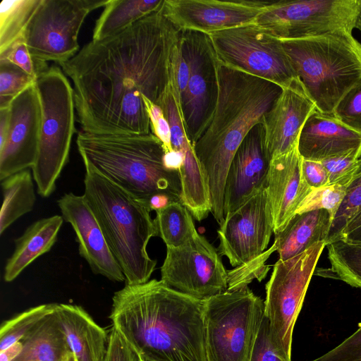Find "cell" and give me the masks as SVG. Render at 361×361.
Returning <instances> with one entry per match:
<instances>
[{
  "label": "cell",
  "mask_w": 361,
  "mask_h": 361,
  "mask_svg": "<svg viewBox=\"0 0 361 361\" xmlns=\"http://www.w3.org/2000/svg\"><path fill=\"white\" fill-rule=\"evenodd\" d=\"M264 302L247 286L205 300L207 361H249Z\"/></svg>",
  "instance_id": "cell-8"
},
{
  "label": "cell",
  "mask_w": 361,
  "mask_h": 361,
  "mask_svg": "<svg viewBox=\"0 0 361 361\" xmlns=\"http://www.w3.org/2000/svg\"><path fill=\"white\" fill-rule=\"evenodd\" d=\"M55 307L56 303L39 305L4 321L0 328V351L21 341L46 317L54 312Z\"/></svg>",
  "instance_id": "cell-32"
},
{
  "label": "cell",
  "mask_w": 361,
  "mask_h": 361,
  "mask_svg": "<svg viewBox=\"0 0 361 361\" xmlns=\"http://www.w3.org/2000/svg\"><path fill=\"white\" fill-rule=\"evenodd\" d=\"M42 125L32 176L37 192L50 196L67 164L75 128L74 90L62 71L53 65L36 79Z\"/></svg>",
  "instance_id": "cell-7"
},
{
  "label": "cell",
  "mask_w": 361,
  "mask_h": 361,
  "mask_svg": "<svg viewBox=\"0 0 361 361\" xmlns=\"http://www.w3.org/2000/svg\"><path fill=\"white\" fill-rule=\"evenodd\" d=\"M326 246V241H320L294 257L279 259L266 285L264 315L269 322L273 345L284 361H291L294 325Z\"/></svg>",
  "instance_id": "cell-9"
},
{
  "label": "cell",
  "mask_w": 361,
  "mask_h": 361,
  "mask_svg": "<svg viewBox=\"0 0 361 361\" xmlns=\"http://www.w3.org/2000/svg\"><path fill=\"white\" fill-rule=\"evenodd\" d=\"M10 110L9 106L0 109V148L5 144L9 131Z\"/></svg>",
  "instance_id": "cell-44"
},
{
  "label": "cell",
  "mask_w": 361,
  "mask_h": 361,
  "mask_svg": "<svg viewBox=\"0 0 361 361\" xmlns=\"http://www.w3.org/2000/svg\"><path fill=\"white\" fill-rule=\"evenodd\" d=\"M281 91L271 81L219 64L216 107L193 149L207 179L211 212L219 226L225 219L224 188L234 154L249 131L263 123Z\"/></svg>",
  "instance_id": "cell-3"
},
{
  "label": "cell",
  "mask_w": 361,
  "mask_h": 361,
  "mask_svg": "<svg viewBox=\"0 0 361 361\" xmlns=\"http://www.w3.org/2000/svg\"><path fill=\"white\" fill-rule=\"evenodd\" d=\"M163 3L164 0H108L96 21L92 40H102L117 35L158 11Z\"/></svg>",
  "instance_id": "cell-26"
},
{
  "label": "cell",
  "mask_w": 361,
  "mask_h": 361,
  "mask_svg": "<svg viewBox=\"0 0 361 361\" xmlns=\"http://www.w3.org/2000/svg\"><path fill=\"white\" fill-rule=\"evenodd\" d=\"M0 61H8L17 66L35 80L49 68L47 63L39 62L32 59L25 37L19 39L1 53Z\"/></svg>",
  "instance_id": "cell-38"
},
{
  "label": "cell",
  "mask_w": 361,
  "mask_h": 361,
  "mask_svg": "<svg viewBox=\"0 0 361 361\" xmlns=\"http://www.w3.org/2000/svg\"><path fill=\"white\" fill-rule=\"evenodd\" d=\"M219 226V252L228 259L231 266L246 264L263 255L274 232L265 186L226 216Z\"/></svg>",
  "instance_id": "cell-15"
},
{
  "label": "cell",
  "mask_w": 361,
  "mask_h": 361,
  "mask_svg": "<svg viewBox=\"0 0 361 361\" xmlns=\"http://www.w3.org/2000/svg\"><path fill=\"white\" fill-rule=\"evenodd\" d=\"M161 281L200 300H207L228 289V272L216 250L198 233L183 245L166 247Z\"/></svg>",
  "instance_id": "cell-14"
},
{
  "label": "cell",
  "mask_w": 361,
  "mask_h": 361,
  "mask_svg": "<svg viewBox=\"0 0 361 361\" xmlns=\"http://www.w3.org/2000/svg\"><path fill=\"white\" fill-rule=\"evenodd\" d=\"M360 226H361V211L347 224L336 240L340 239L345 234L357 228Z\"/></svg>",
  "instance_id": "cell-46"
},
{
  "label": "cell",
  "mask_w": 361,
  "mask_h": 361,
  "mask_svg": "<svg viewBox=\"0 0 361 361\" xmlns=\"http://www.w3.org/2000/svg\"><path fill=\"white\" fill-rule=\"evenodd\" d=\"M332 116L345 126L361 133V80L341 98Z\"/></svg>",
  "instance_id": "cell-36"
},
{
  "label": "cell",
  "mask_w": 361,
  "mask_h": 361,
  "mask_svg": "<svg viewBox=\"0 0 361 361\" xmlns=\"http://www.w3.org/2000/svg\"><path fill=\"white\" fill-rule=\"evenodd\" d=\"M77 147L83 163L135 197L181 202L178 169L165 161L162 142L153 134L97 135L81 131Z\"/></svg>",
  "instance_id": "cell-4"
},
{
  "label": "cell",
  "mask_w": 361,
  "mask_h": 361,
  "mask_svg": "<svg viewBox=\"0 0 361 361\" xmlns=\"http://www.w3.org/2000/svg\"><path fill=\"white\" fill-rule=\"evenodd\" d=\"M35 81L17 66L0 61V109L8 107L16 97Z\"/></svg>",
  "instance_id": "cell-35"
},
{
  "label": "cell",
  "mask_w": 361,
  "mask_h": 361,
  "mask_svg": "<svg viewBox=\"0 0 361 361\" xmlns=\"http://www.w3.org/2000/svg\"><path fill=\"white\" fill-rule=\"evenodd\" d=\"M360 0H293L270 2L255 20L281 40L332 34L353 35Z\"/></svg>",
  "instance_id": "cell-10"
},
{
  "label": "cell",
  "mask_w": 361,
  "mask_h": 361,
  "mask_svg": "<svg viewBox=\"0 0 361 361\" xmlns=\"http://www.w3.org/2000/svg\"><path fill=\"white\" fill-rule=\"evenodd\" d=\"M338 240L352 243H361V226L345 234Z\"/></svg>",
  "instance_id": "cell-47"
},
{
  "label": "cell",
  "mask_w": 361,
  "mask_h": 361,
  "mask_svg": "<svg viewBox=\"0 0 361 361\" xmlns=\"http://www.w3.org/2000/svg\"><path fill=\"white\" fill-rule=\"evenodd\" d=\"M361 211V158L346 195L332 222L326 245L336 241L347 224Z\"/></svg>",
  "instance_id": "cell-33"
},
{
  "label": "cell",
  "mask_w": 361,
  "mask_h": 361,
  "mask_svg": "<svg viewBox=\"0 0 361 361\" xmlns=\"http://www.w3.org/2000/svg\"><path fill=\"white\" fill-rule=\"evenodd\" d=\"M63 361H77L73 353L71 352L69 353L66 357L63 359Z\"/></svg>",
  "instance_id": "cell-48"
},
{
  "label": "cell",
  "mask_w": 361,
  "mask_h": 361,
  "mask_svg": "<svg viewBox=\"0 0 361 361\" xmlns=\"http://www.w3.org/2000/svg\"><path fill=\"white\" fill-rule=\"evenodd\" d=\"M42 0H3L0 4V54L22 37Z\"/></svg>",
  "instance_id": "cell-31"
},
{
  "label": "cell",
  "mask_w": 361,
  "mask_h": 361,
  "mask_svg": "<svg viewBox=\"0 0 361 361\" xmlns=\"http://www.w3.org/2000/svg\"><path fill=\"white\" fill-rule=\"evenodd\" d=\"M347 192V187L332 184L312 189L299 205L297 214L324 209L333 222Z\"/></svg>",
  "instance_id": "cell-34"
},
{
  "label": "cell",
  "mask_w": 361,
  "mask_h": 361,
  "mask_svg": "<svg viewBox=\"0 0 361 361\" xmlns=\"http://www.w3.org/2000/svg\"><path fill=\"white\" fill-rule=\"evenodd\" d=\"M104 361H140V360L137 353L112 326Z\"/></svg>",
  "instance_id": "cell-42"
},
{
  "label": "cell",
  "mask_w": 361,
  "mask_h": 361,
  "mask_svg": "<svg viewBox=\"0 0 361 361\" xmlns=\"http://www.w3.org/2000/svg\"><path fill=\"white\" fill-rule=\"evenodd\" d=\"M161 7L114 36L92 40L60 65L73 82L83 132L152 133L143 98L157 104L165 93L181 39V31L165 17Z\"/></svg>",
  "instance_id": "cell-1"
},
{
  "label": "cell",
  "mask_w": 361,
  "mask_h": 361,
  "mask_svg": "<svg viewBox=\"0 0 361 361\" xmlns=\"http://www.w3.org/2000/svg\"><path fill=\"white\" fill-rule=\"evenodd\" d=\"M298 150L304 159L322 161L351 151L361 153V133L316 110L300 132Z\"/></svg>",
  "instance_id": "cell-22"
},
{
  "label": "cell",
  "mask_w": 361,
  "mask_h": 361,
  "mask_svg": "<svg viewBox=\"0 0 361 361\" xmlns=\"http://www.w3.org/2000/svg\"><path fill=\"white\" fill-rule=\"evenodd\" d=\"M83 164V195L124 274L126 285L147 282L157 260L149 256L147 246L151 238L157 236L149 202L135 197L90 164Z\"/></svg>",
  "instance_id": "cell-5"
},
{
  "label": "cell",
  "mask_w": 361,
  "mask_h": 361,
  "mask_svg": "<svg viewBox=\"0 0 361 361\" xmlns=\"http://www.w3.org/2000/svg\"><path fill=\"white\" fill-rule=\"evenodd\" d=\"M63 220L75 233L80 256L92 272L112 281H126L84 195L64 194L57 202Z\"/></svg>",
  "instance_id": "cell-19"
},
{
  "label": "cell",
  "mask_w": 361,
  "mask_h": 361,
  "mask_svg": "<svg viewBox=\"0 0 361 361\" xmlns=\"http://www.w3.org/2000/svg\"><path fill=\"white\" fill-rule=\"evenodd\" d=\"M302 175L306 183L312 189L329 185L328 173L321 161L302 159Z\"/></svg>",
  "instance_id": "cell-43"
},
{
  "label": "cell",
  "mask_w": 361,
  "mask_h": 361,
  "mask_svg": "<svg viewBox=\"0 0 361 361\" xmlns=\"http://www.w3.org/2000/svg\"><path fill=\"white\" fill-rule=\"evenodd\" d=\"M108 0H42L25 39L32 59L61 65L78 52V37L87 15Z\"/></svg>",
  "instance_id": "cell-12"
},
{
  "label": "cell",
  "mask_w": 361,
  "mask_h": 361,
  "mask_svg": "<svg viewBox=\"0 0 361 361\" xmlns=\"http://www.w3.org/2000/svg\"><path fill=\"white\" fill-rule=\"evenodd\" d=\"M54 314L77 361H104L109 334L82 307L56 303Z\"/></svg>",
  "instance_id": "cell-23"
},
{
  "label": "cell",
  "mask_w": 361,
  "mask_h": 361,
  "mask_svg": "<svg viewBox=\"0 0 361 361\" xmlns=\"http://www.w3.org/2000/svg\"><path fill=\"white\" fill-rule=\"evenodd\" d=\"M143 99L149 113L152 133L162 142L166 153L173 152L170 126L162 109L146 97Z\"/></svg>",
  "instance_id": "cell-41"
},
{
  "label": "cell",
  "mask_w": 361,
  "mask_h": 361,
  "mask_svg": "<svg viewBox=\"0 0 361 361\" xmlns=\"http://www.w3.org/2000/svg\"><path fill=\"white\" fill-rule=\"evenodd\" d=\"M219 62L282 89L298 77L282 42L250 23L208 35Z\"/></svg>",
  "instance_id": "cell-11"
},
{
  "label": "cell",
  "mask_w": 361,
  "mask_h": 361,
  "mask_svg": "<svg viewBox=\"0 0 361 361\" xmlns=\"http://www.w3.org/2000/svg\"><path fill=\"white\" fill-rule=\"evenodd\" d=\"M33 180L32 173L25 169L1 180V235L17 219L33 209L36 200Z\"/></svg>",
  "instance_id": "cell-28"
},
{
  "label": "cell",
  "mask_w": 361,
  "mask_h": 361,
  "mask_svg": "<svg viewBox=\"0 0 361 361\" xmlns=\"http://www.w3.org/2000/svg\"><path fill=\"white\" fill-rule=\"evenodd\" d=\"M326 246L330 267L319 269L317 274L361 288V243L338 240Z\"/></svg>",
  "instance_id": "cell-30"
},
{
  "label": "cell",
  "mask_w": 361,
  "mask_h": 361,
  "mask_svg": "<svg viewBox=\"0 0 361 361\" xmlns=\"http://www.w3.org/2000/svg\"><path fill=\"white\" fill-rule=\"evenodd\" d=\"M281 42L317 111L332 115L341 98L361 80V43L345 34Z\"/></svg>",
  "instance_id": "cell-6"
},
{
  "label": "cell",
  "mask_w": 361,
  "mask_h": 361,
  "mask_svg": "<svg viewBox=\"0 0 361 361\" xmlns=\"http://www.w3.org/2000/svg\"><path fill=\"white\" fill-rule=\"evenodd\" d=\"M316 110L299 78L282 89L263 118L266 146L271 159L298 147L302 128Z\"/></svg>",
  "instance_id": "cell-20"
},
{
  "label": "cell",
  "mask_w": 361,
  "mask_h": 361,
  "mask_svg": "<svg viewBox=\"0 0 361 361\" xmlns=\"http://www.w3.org/2000/svg\"><path fill=\"white\" fill-rule=\"evenodd\" d=\"M63 221L60 215L41 219L29 226L23 235L15 240L14 251L4 268L6 282L15 280L37 258L51 250Z\"/></svg>",
  "instance_id": "cell-24"
},
{
  "label": "cell",
  "mask_w": 361,
  "mask_h": 361,
  "mask_svg": "<svg viewBox=\"0 0 361 361\" xmlns=\"http://www.w3.org/2000/svg\"><path fill=\"white\" fill-rule=\"evenodd\" d=\"M23 343L17 342L11 346L0 351V361H15L23 351Z\"/></svg>",
  "instance_id": "cell-45"
},
{
  "label": "cell",
  "mask_w": 361,
  "mask_h": 361,
  "mask_svg": "<svg viewBox=\"0 0 361 361\" xmlns=\"http://www.w3.org/2000/svg\"><path fill=\"white\" fill-rule=\"evenodd\" d=\"M205 300L152 279L114 293L112 326L142 361H207Z\"/></svg>",
  "instance_id": "cell-2"
},
{
  "label": "cell",
  "mask_w": 361,
  "mask_h": 361,
  "mask_svg": "<svg viewBox=\"0 0 361 361\" xmlns=\"http://www.w3.org/2000/svg\"><path fill=\"white\" fill-rule=\"evenodd\" d=\"M269 3L247 0H164L161 10L178 30L209 35L254 23Z\"/></svg>",
  "instance_id": "cell-16"
},
{
  "label": "cell",
  "mask_w": 361,
  "mask_h": 361,
  "mask_svg": "<svg viewBox=\"0 0 361 361\" xmlns=\"http://www.w3.org/2000/svg\"><path fill=\"white\" fill-rule=\"evenodd\" d=\"M7 140L0 148V180L31 168L35 163L42 125V106L35 83L9 105Z\"/></svg>",
  "instance_id": "cell-17"
},
{
  "label": "cell",
  "mask_w": 361,
  "mask_h": 361,
  "mask_svg": "<svg viewBox=\"0 0 361 361\" xmlns=\"http://www.w3.org/2000/svg\"><path fill=\"white\" fill-rule=\"evenodd\" d=\"M312 361H361V326L335 348Z\"/></svg>",
  "instance_id": "cell-39"
},
{
  "label": "cell",
  "mask_w": 361,
  "mask_h": 361,
  "mask_svg": "<svg viewBox=\"0 0 361 361\" xmlns=\"http://www.w3.org/2000/svg\"><path fill=\"white\" fill-rule=\"evenodd\" d=\"M302 161L298 147L271 160L265 188L274 234L284 230L296 214L300 203L312 190L302 177Z\"/></svg>",
  "instance_id": "cell-21"
},
{
  "label": "cell",
  "mask_w": 361,
  "mask_h": 361,
  "mask_svg": "<svg viewBox=\"0 0 361 361\" xmlns=\"http://www.w3.org/2000/svg\"><path fill=\"white\" fill-rule=\"evenodd\" d=\"M181 46L190 72L180 99V111L187 136L193 147L216 107L219 62L207 34L181 31Z\"/></svg>",
  "instance_id": "cell-13"
},
{
  "label": "cell",
  "mask_w": 361,
  "mask_h": 361,
  "mask_svg": "<svg viewBox=\"0 0 361 361\" xmlns=\"http://www.w3.org/2000/svg\"><path fill=\"white\" fill-rule=\"evenodd\" d=\"M249 361H284L273 345L269 322L264 314Z\"/></svg>",
  "instance_id": "cell-40"
},
{
  "label": "cell",
  "mask_w": 361,
  "mask_h": 361,
  "mask_svg": "<svg viewBox=\"0 0 361 361\" xmlns=\"http://www.w3.org/2000/svg\"><path fill=\"white\" fill-rule=\"evenodd\" d=\"M21 342L23 351L15 361H63L71 353L54 312L46 317Z\"/></svg>",
  "instance_id": "cell-27"
},
{
  "label": "cell",
  "mask_w": 361,
  "mask_h": 361,
  "mask_svg": "<svg viewBox=\"0 0 361 361\" xmlns=\"http://www.w3.org/2000/svg\"><path fill=\"white\" fill-rule=\"evenodd\" d=\"M140 361H142V360H140Z\"/></svg>",
  "instance_id": "cell-49"
},
{
  "label": "cell",
  "mask_w": 361,
  "mask_h": 361,
  "mask_svg": "<svg viewBox=\"0 0 361 361\" xmlns=\"http://www.w3.org/2000/svg\"><path fill=\"white\" fill-rule=\"evenodd\" d=\"M331 224L330 216L324 209L295 214L284 230L275 234L274 244L279 259H289L316 243L326 242Z\"/></svg>",
  "instance_id": "cell-25"
},
{
  "label": "cell",
  "mask_w": 361,
  "mask_h": 361,
  "mask_svg": "<svg viewBox=\"0 0 361 361\" xmlns=\"http://www.w3.org/2000/svg\"><path fill=\"white\" fill-rule=\"evenodd\" d=\"M271 160L264 125L259 123L243 139L230 164L224 193V217L266 186Z\"/></svg>",
  "instance_id": "cell-18"
},
{
  "label": "cell",
  "mask_w": 361,
  "mask_h": 361,
  "mask_svg": "<svg viewBox=\"0 0 361 361\" xmlns=\"http://www.w3.org/2000/svg\"><path fill=\"white\" fill-rule=\"evenodd\" d=\"M155 212L157 236L166 247L183 245L197 233L192 214L181 202H171Z\"/></svg>",
  "instance_id": "cell-29"
},
{
  "label": "cell",
  "mask_w": 361,
  "mask_h": 361,
  "mask_svg": "<svg viewBox=\"0 0 361 361\" xmlns=\"http://www.w3.org/2000/svg\"><path fill=\"white\" fill-rule=\"evenodd\" d=\"M360 157V152L351 151L321 161L327 171L329 185L338 184L348 187L355 174Z\"/></svg>",
  "instance_id": "cell-37"
}]
</instances>
